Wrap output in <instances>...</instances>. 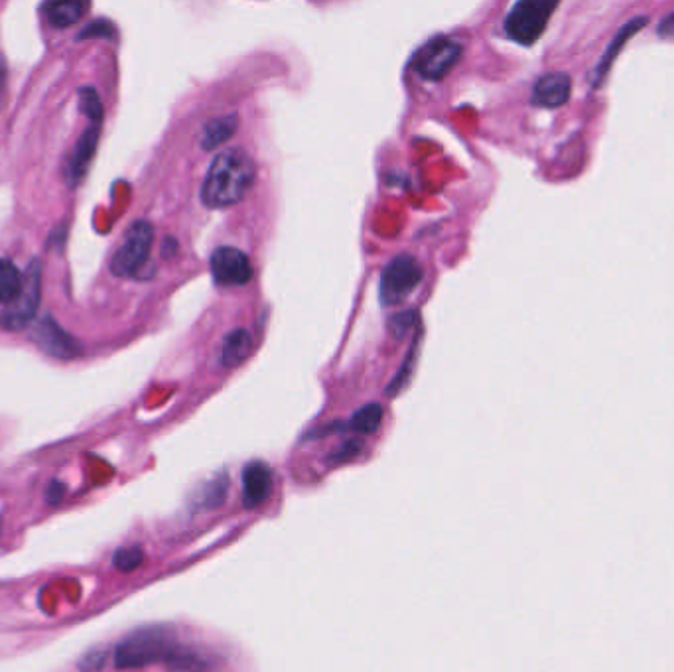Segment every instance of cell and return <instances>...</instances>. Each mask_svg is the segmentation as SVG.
<instances>
[{"label": "cell", "instance_id": "6da1fadb", "mask_svg": "<svg viewBox=\"0 0 674 672\" xmlns=\"http://www.w3.org/2000/svg\"><path fill=\"white\" fill-rule=\"evenodd\" d=\"M164 663L174 671L200 672V655L176 641L172 631L162 625L142 627L127 635L115 649V667L133 671Z\"/></svg>", "mask_w": 674, "mask_h": 672}, {"label": "cell", "instance_id": "7a4b0ae2", "mask_svg": "<svg viewBox=\"0 0 674 672\" xmlns=\"http://www.w3.org/2000/svg\"><path fill=\"white\" fill-rule=\"evenodd\" d=\"M255 178V160L241 148H227L207 170L202 186V202L215 209L235 205L247 196Z\"/></svg>", "mask_w": 674, "mask_h": 672}, {"label": "cell", "instance_id": "3957f363", "mask_svg": "<svg viewBox=\"0 0 674 672\" xmlns=\"http://www.w3.org/2000/svg\"><path fill=\"white\" fill-rule=\"evenodd\" d=\"M40 298H42V263L40 259H32L24 272L18 296L0 314V326L8 332L26 330L36 318Z\"/></svg>", "mask_w": 674, "mask_h": 672}, {"label": "cell", "instance_id": "277c9868", "mask_svg": "<svg viewBox=\"0 0 674 672\" xmlns=\"http://www.w3.org/2000/svg\"><path fill=\"white\" fill-rule=\"evenodd\" d=\"M554 10L556 2L552 0H521L509 10L505 18V32L511 40L531 46L546 30Z\"/></svg>", "mask_w": 674, "mask_h": 672}, {"label": "cell", "instance_id": "5b68a950", "mask_svg": "<svg viewBox=\"0 0 674 672\" xmlns=\"http://www.w3.org/2000/svg\"><path fill=\"white\" fill-rule=\"evenodd\" d=\"M154 241V227L148 221H135L127 233L119 249L111 259V272L115 276H133L144 267Z\"/></svg>", "mask_w": 674, "mask_h": 672}, {"label": "cell", "instance_id": "8992f818", "mask_svg": "<svg viewBox=\"0 0 674 672\" xmlns=\"http://www.w3.org/2000/svg\"><path fill=\"white\" fill-rule=\"evenodd\" d=\"M424 269L412 255L395 257L381 274V300L385 306L403 302L422 282Z\"/></svg>", "mask_w": 674, "mask_h": 672}, {"label": "cell", "instance_id": "52a82bcc", "mask_svg": "<svg viewBox=\"0 0 674 672\" xmlns=\"http://www.w3.org/2000/svg\"><path fill=\"white\" fill-rule=\"evenodd\" d=\"M462 56V46L446 36H438L430 40L414 58V69L420 77L438 81L442 79L450 69L456 66V62Z\"/></svg>", "mask_w": 674, "mask_h": 672}, {"label": "cell", "instance_id": "ba28073f", "mask_svg": "<svg viewBox=\"0 0 674 672\" xmlns=\"http://www.w3.org/2000/svg\"><path fill=\"white\" fill-rule=\"evenodd\" d=\"M209 265L213 280L223 286H243L253 278L249 257L235 247H219L211 255Z\"/></svg>", "mask_w": 674, "mask_h": 672}, {"label": "cell", "instance_id": "9c48e42d", "mask_svg": "<svg viewBox=\"0 0 674 672\" xmlns=\"http://www.w3.org/2000/svg\"><path fill=\"white\" fill-rule=\"evenodd\" d=\"M34 339L46 353L58 359H73L81 353V345L48 316L36 326Z\"/></svg>", "mask_w": 674, "mask_h": 672}, {"label": "cell", "instance_id": "30bf717a", "mask_svg": "<svg viewBox=\"0 0 674 672\" xmlns=\"http://www.w3.org/2000/svg\"><path fill=\"white\" fill-rule=\"evenodd\" d=\"M572 79L564 71H550L540 75L533 87V103L546 109H556L570 99Z\"/></svg>", "mask_w": 674, "mask_h": 672}, {"label": "cell", "instance_id": "8fae6325", "mask_svg": "<svg viewBox=\"0 0 674 672\" xmlns=\"http://www.w3.org/2000/svg\"><path fill=\"white\" fill-rule=\"evenodd\" d=\"M243 505L255 509L263 505L272 493V471L265 462H251L243 470Z\"/></svg>", "mask_w": 674, "mask_h": 672}, {"label": "cell", "instance_id": "7c38bea8", "mask_svg": "<svg viewBox=\"0 0 674 672\" xmlns=\"http://www.w3.org/2000/svg\"><path fill=\"white\" fill-rule=\"evenodd\" d=\"M97 142H99V125L89 123V129L77 140V144H75V148L69 156L68 168H66L69 186L79 184L83 180V176L87 174L91 158L95 156V150H97Z\"/></svg>", "mask_w": 674, "mask_h": 672}, {"label": "cell", "instance_id": "4fadbf2b", "mask_svg": "<svg viewBox=\"0 0 674 672\" xmlns=\"http://www.w3.org/2000/svg\"><path fill=\"white\" fill-rule=\"evenodd\" d=\"M647 22H649V16H635V18H631V20H629V22H627V24L613 36V40H611L609 46H607L606 54H604L602 60L598 62V68H596V73H594V85H598V83L606 77L607 69L611 68L613 60L619 56L623 44H625L629 38H633L643 26H647Z\"/></svg>", "mask_w": 674, "mask_h": 672}, {"label": "cell", "instance_id": "5bb4252c", "mask_svg": "<svg viewBox=\"0 0 674 672\" xmlns=\"http://www.w3.org/2000/svg\"><path fill=\"white\" fill-rule=\"evenodd\" d=\"M253 351V337L247 330H235L223 341L221 349V363L225 367H237L241 365Z\"/></svg>", "mask_w": 674, "mask_h": 672}, {"label": "cell", "instance_id": "9a60e30c", "mask_svg": "<svg viewBox=\"0 0 674 672\" xmlns=\"http://www.w3.org/2000/svg\"><path fill=\"white\" fill-rule=\"evenodd\" d=\"M85 10L83 2L77 0H66V2H50L44 6L46 18L54 28H68L75 24Z\"/></svg>", "mask_w": 674, "mask_h": 672}, {"label": "cell", "instance_id": "2e32d148", "mask_svg": "<svg viewBox=\"0 0 674 672\" xmlns=\"http://www.w3.org/2000/svg\"><path fill=\"white\" fill-rule=\"evenodd\" d=\"M235 131H237V117L235 115H225V117L213 119L203 129L202 146L205 150L217 148L219 144L227 142L231 136L235 135Z\"/></svg>", "mask_w": 674, "mask_h": 672}, {"label": "cell", "instance_id": "e0dca14e", "mask_svg": "<svg viewBox=\"0 0 674 672\" xmlns=\"http://www.w3.org/2000/svg\"><path fill=\"white\" fill-rule=\"evenodd\" d=\"M24 274L8 259H0V304L8 306L22 288Z\"/></svg>", "mask_w": 674, "mask_h": 672}, {"label": "cell", "instance_id": "ac0fdd59", "mask_svg": "<svg viewBox=\"0 0 674 672\" xmlns=\"http://www.w3.org/2000/svg\"><path fill=\"white\" fill-rule=\"evenodd\" d=\"M381 420H383L381 404H367L353 414L349 428L357 434H373L381 426Z\"/></svg>", "mask_w": 674, "mask_h": 672}, {"label": "cell", "instance_id": "d6986e66", "mask_svg": "<svg viewBox=\"0 0 674 672\" xmlns=\"http://www.w3.org/2000/svg\"><path fill=\"white\" fill-rule=\"evenodd\" d=\"M227 489H229V477L221 475L217 479H213L211 483L205 485L200 497H198V507L200 509H215L223 503L225 495H227Z\"/></svg>", "mask_w": 674, "mask_h": 672}, {"label": "cell", "instance_id": "ffe728a7", "mask_svg": "<svg viewBox=\"0 0 674 672\" xmlns=\"http://www.w3.org/2000/svg\"><path fill=\"white\" fill-rule=\"evenodd\" d=\"M79 107H81L83 115L89 119V123L101 125L103 105H101V99H99V95H97V91L93 87L79 89Z\"/></svg>", "mask_w": 674, "mask_h": 672}, {"label": "cell", "instance_id": "44dd1931", "mask_svg": "<svg viewBox=\"0 0 674 672\" xmlns=\"http://www.w3.org/2000/svg\"><path fill=\"white\" fill-rule=\"evenodd\" d=\"M142 560H144V552L140 546H123L113 556V564L121 572H133L142 564Z\"/></svg>", "mask_w": 674, "mask_h": 672}, {"label": "cell", "instance_id": "7402d4cb", "mask_svg": "<svg viewBox=\"0 0 674 672\" xmlns=\"http://www.w3.org/2000/svg\"><path fill=\"white\" fill-rule=\"evenodd\" d=\"M109 36H113V24H109L107 20H95L89 26H85L77 38L87 40V38H109Z\"/></svg>", "mask_w": 674, "mask_h": 672}, {"label": "cell", "instance_id": "603a6c76", "mask_svg": "<svg viewBox=\"0 0 674 672\" xmlns=\"http://www.w3.org/2000/svg\"><path fill=\"white\" fill-rule=\"evenodd\" d=\"M107 653L105 651H89L81 661H79V669L85 672L99 671L105 665Z\"/></svg>", "mask_w": 674, "mask_h": 672}, {"label": "cell", "instance_id": "cb8c5ba5", "mask_svg": "<svg viewBox=\"0 0 674 672\" xmlns=\"http://www.w3.org/2000/svg\"><path fill=\"white\" fill-rule=\"evenodd\" d=\"M48 499H50V503H52V505L60 503V501L64 499V485L54 481V483L50 485V489H48Z\"/></svg>", "mask_w": 674, "mask_h": 672}, {"label": "cell", "instance_id": "d4e9b609", "mask_svg": "<svg viewBox=\"0 0 674 672\" xmlns=\"http://www.w3.org/2000/svg\"><path fill=\"white\" fill-rule=\"evenodd\" d=\"M659 36H663V38H674V14H669V16L659 24Z\"/></svg>", "mask_w": 674, "mask_h": 672}]
</instances>
